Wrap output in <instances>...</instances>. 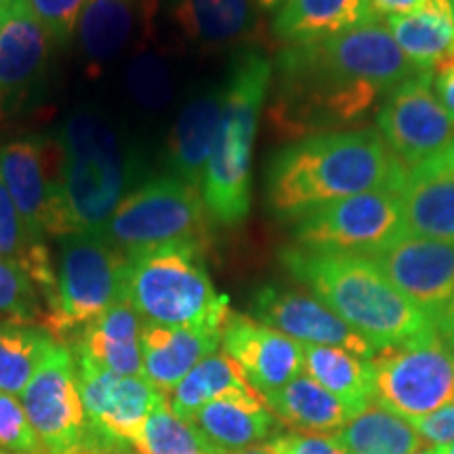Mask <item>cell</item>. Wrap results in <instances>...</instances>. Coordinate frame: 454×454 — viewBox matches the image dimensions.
<instances>
[{
    "label": "cell",
    "instance_id": "6da1fadb",
    "mask_svg": "<svg viewBox=\"0 0 454 454\" xmlns=\"http://www.w3.org/2000/svg\"><path fill=\"white\" fill-rule=\"evenodd\" d=\"M404 175L377 129L331 130L282 147L265 170V196L276 217L297 221L364 192L397 194Z\"/></svg>",
    "mask_w": 454,
    "mask_h": 454
},
{
    "label": "cell",
    "instance_id": "7a4b0ae2",
    "mask_svg": "<svg viewBox=\"0 0 454 454\" xmlns=\"http://www.w3.org/2000/svg\"><path fill=\"white\" fill-rule=\"evenodd\" d=\"M280 259L288 274L377 351L438 334L434 322L397 291L371 257L288 247Z\"/></svg>",
    "mask_w": 454,
    "mask_h": 454
},
{
    "label": "cell",
    "instance_id": "3957f363",
    "mask_svg": "<svg viewBox=\"0 0 454 454\" xmlns=\"http://www.w3.org/2000/svg\"><path fill=\"white\" fill-rule=\"evenodd\" d=\"M271 81V64L247 51L231 66L217 139L202 179V200L221 225H238L251 211V162L261 110Z\"/></svg>",
    "mask_w": 454,
    "mask_h": 454
},
{
    "label": "cell",
    "instance_id": "277c9868",
    "mask_svg": "<svg viewBox=\"0 0 454 454\" xmlns=\"http://www.w3.org/2000/svg\"><path fill=\"white\" fill-rule=\"evenodd\" d=\"M57 141L67 234L104 236L133 184V164L121 137L104 116L78 110L67 116Z\"/></svg>",
    "mask_w": 454,
    "mask_h": 454
},
{
    "label": "cell",
    "instance_id": "5b68a950",
    "mask_svg": "<svg viewBox=\"0 0 454 454\" xmlns=\"http://www.w3.org/2000/svg\"><path fill=\"white\" fill-rule=\"evenodd\" d=\"M204 247L168 244L127 254V301L144 322L177 328H217L230 301L213 286Z\"/></svg>",
    "mask_w": 454,
    "mask_h": 454
},
{
    "label": "cell",
    "instance_id": "8992f818",
    "mask_svg": "<svg viewBox=\"0 0 454 454\" xmlns=\"http://www.w3.org/2000/svg\"><path fill=\"white\" fill-rule=\"evenodd\" d=\"M121 301H127V254L99 234L59 238L44 328L55 339H74Z\"/></svg>",
    "mask_w": 454,
    "mask_h": 454
},
{
    "label": "cell",
    "instance_id": "52a82bcc",
    "mask_svg": "<svg viewBox=\"0 0 454 454\" xmlns=\"http://www.w3.org/2000/svg\"><path fill=\"white\" fill-rule=\"evenodd\" d=\"M207 213L196 187L168 175L129 192L107 223L104 238L124 254L168 244L204 247L208 240Z\"/></svg>",
    "mask_w": 454,
    "mask_h": 454
},
{
    "label": "cell",
    "instance_id": "ba28073f",
    "mask_svg": "<svg viewBox=\"0 0 454 454\" xmlns=\"http://www.w3.org/2000/svg\"><path fill=\"white\" fill-rule=\"evenodd\" d=\"M371 366L374 402L408 423L454 404V354L438 334L379 349Z\"/></svg>",
    "mask_w": 454,
    "mask_h": 454
},
{
    "label": "cell",
    "instance_id": "9c48e42d",
    "mask_svg": "<svg viewBox=\"0 0 454 454\" xmlns=\"http://www.w3.org/2000/svg\"><path fill=\"white\" fill-rule=\"evenodd\" d=\"M406 234L400 196L389 190L364 192L305 213L294 221V247L320 253L374 257Z\"/></svg>",
    "mask_w": 454,
    "mask_h": 454
},
{
    "label": "cell",
    "instance_id": "30bf717a",
    "mask_svg": "<svg viewBox=\"0 0 454 454\" xmlns=\"http://www.w3.org/2000/svg\"><path fill=\"white\" fill-rule=\"evenodd\" d=\"M76 374L87 414L82 454L129 450L144 429L147 417L167 400V395L144 377H122L82 362H76Z\"/></svg>",
    "mask_w": 454,
    "mask_h": 454
},
{
    "label": "cell",
    "instance_id": "8fae6325",
    "mask_svg": "<svg viewBox=\"0 0 454 454\" xmlns=\"http://www.w3.org/2000/svg\"><path fill=\"white\" fill-rule=\"evenodd\" d=\"M59 173L61 147L57 139L27 135L0 147V175L27 236L38 247H47L49 236H67Z\"/></svg>",
    "mask_w": 454,
    "mask_h": 454
},
{
    "label": "cell",
    "instance_id": "7c38bea8",
    "mask_svg": "<svg viewBox=\"0 0 454 454\" xmlns=\"http://www.w3.org/2000/svg\"><path fill=\"white\" fill-rule=\"evenodd\" d=\"M377 130L404 170L444 154L454 139V116L434 90V72H419L385 95Z\"/></svg>",
    "mask_w": 454,
    "mask_h": 454
},
{
    "label": "cell",
    "instance_id": "4fadbf2b",
    "mask_svg": "<svg viewBox=\"0 0 454 454\" xmlns=\"http://www.w3.org/2000/svg\"><path fill=\"white\" fill-rule=\"evenodd\" d=\"M20 402L44 454H82L87 414L76 362L66 343L57 340L21 391Z\"/></svg>",
    "mask_w": 454,
    "mask_h": 454
},
{
    "label": "cell",
    "instance_id": "5bb4252c",
    "mask_svg": "<svg viewBox=\"0 0 454 454\" xmlns=\"http://www.w3.org/2000/svg\"><path fill=\"white\" fill-rule=\"evenodd\" d=\"M371 259L434 326L452 305L454 244L406 231Z\"/></svg>",
    "mask_w": 454,
    "mask_h": 454
},
{
    "label": "cell",
    "instance_id": "9a60e30c",
    "mask_svg": "<svg viewBox=\"0 0 454 454\" xmlns=\"http://www.w3.org/2000/svg\"><path fill=\"white\" fill-rule=\"evenodd\" d=\"M325 64L345 81L387 95L419 70L402 53L387 24L372 20L316 43Z\"/></svg>",
    "mask_w": 454,
    "mask_h": 454
},
{
    "label": "cell",
    "instance_id": "2e32d148",
    "mask_svg": "<svg viewBox=\"0 0 454 454\" xmlns=\"http://www.w3.org/2000/svg\"><path fill=\"white\" fill-rule=\"evenodd\" d=\"M53 43L27 0H11L0 17V121L20 110L41 87Z\"/></svg>",
    "mask_w": 454,
    "mask_h": 454
},
{
    "label": "cell",
    "instance_id": "e0dca14e",
    "mask_svg": "<svg viewBox=\"0 0 454 454\" xmlns=\"http://www.w3.org/2000/svg\"><path fill=\"white\" fill-rule=\"evenodd\" d=\"M251 314L261 325L276 328L299 343L348 349L371 360L377 354L368 340L311 294L280 286H263L253 294Z\"/></svg>",
    "mask_w": 454,
    "mask_h": 454
},
{
    "label": "cell",
    "instance_id": "ac0fdd59",
    "mask_svg": "<svg viewBox=\"0 0 454 454\" xmlns=\"http://www.w3.org/2000/svg\"><path fill=\"white\" fill-rule=\"evenodd\" d=\"M221 345L261 395L284 387L305 372L303 343L236 311L227 314Z\"/></svg>",
    "mask_w": 454,
    "mask_h": 454
},
{
    "label": "cell",
    "instance_id": "d6986e66",
    "mask_svg": "<svg viewBox=\"0 0 454 454\" xmlns=\"http://www.w3.org/2000/svg\"><path fill=\"white\" fill-rule=\"evenodd\" d=\"M141 325L144 320L129 301L112 305L72 339L74 360L122 377H144Z\"/></svg>",
    "mask_w": 454,
    "mask_h": 454
},
{
    "label": "cell",
    "instance_id": "ffe728a7",
    "mask_svg": "<svg viewBox=\"0 0 454 454\" xmlns=\"http://www.w3.org/2000/svg\"><path fill=\"white\" fill-rule=\"evenodd\" d=\"M221 331L217 328H177L141 325V357L144 379L168 395L184 381L198 362L217 351Z\"/></svg>",
    "mask_w": 454,
    "mask_h": 454
},
{
    "label": "cell",
    "instance_id": "44dd1931",
    "mask_svg": "<svg viewBox=\"0 0 454 454\" xmlns=\"http://www.w3.org/2000/svg\"><path fill=\"white\" fill-rule=\"evenodd\" d=\"M397 196L408 234L454 244V170L442 156L406 170Z\"/></svg>",
    "mask_w": 454,
    "mask_h": 454
},
{
    "label": "cell",
    "instance_id": "7402d4cb",
    "mask_svg": "<svg viewBox=\"0 0 454 454\" xmlns=\"http://www.w3.org/2000/svg\"><path fill=\"white\" fill-rule=\"evenodd\" d=\"M225 89L215 87L196 95L170 129L167 141V164L173 177L200 190L204 170L211 160L215 139H217L221 112H223Z\"/></svg>",
    "mask_w": 454,
    "mask_h": 454
},
{
    "label": "cell",
    "instance_id": "603a6c76",
    "mask_svg": "<svg viewBox=\"0 0 454 454\" xmlns=\"http://www.w3.org/2000/svg\"><path fill=\"white\" fill-rule=\"evenodd\" d=\"M175 26L200 49H225L248 43L257 30L253 0H175Z\"/></svg>",
    "mask_w": 454,
    "mask_h": 454
},
{
    "label": "cell",
    "instance_id": "cb8c5ba5",
    "mask_svg": "<svg viewBox=\"0 0 454 454\" xmlns=\"http://www.w3.org/2000/svg\"><path fill=\"white\" fill-rule=\"evenodd\" d=\"M377 20L366 0H284L271 30L284 47L316 44Z\"/></svg>",
    "mask_w": 454,
    "mask_h": 454
},
{
    "label": "cell",
    "instance_id": "d4e9b609",
    "mask_svg": "<svg viewBox=\"0 0 454 454\" xmlns=\"http://www.w3.org/2000/svg\"><path fill=\"white\" fill-rule=\"evenodd\" d=\"M192 423L225 454L265 442L278 427L276 414L261 394L225 395L208 402Z\"/></svg>",
    "mask_w": 454,
    "mask_h": 454
},
{
    "label": "cell",
    "instance_id": "484cf974",
    "mask_svg": "<svg viewBox=\"0 0 454 454\" xmlns=\"http://www.w3.org/2000/svg\"><path fill=\"white\" fill-rule=\"evenodd\" d=\"M387 27L406 59L419 72L454 66V11L425 9L387 20Z\"/></svg>",
    "mask_w": 454,
    "mask_h": 454
},
{
    "label": "cell",
    "instance_id": "4316f807",
    "mask_svg": "<svg viewBox=\"0 0 454 454\" xmlns=\"http://www.w3.org/2000/svg\"><path fill=\"white\" fill-rule=\"evenodd\" d=\"M263 400L278 421L305 434H331L351 419L348 408L308 374H299L284 387L265 394Z\"/></svg>",
    "mask_w": 454,
    "mask_h": 454
},
{
    "label": "cell",
    "instance_id": "83f0119b",
    "mask_svg": "<svg viewBox=\"0 0 454 454\" xmlns=\"http://www.w3.org/2000/svg\"><path fill=\"white\" fill-rule=\"evenodd\" d=\"M305 374L320 383L348 408L351 417L360 414L374 402V381L371 360L340 348L305 345Z\"/></svg>",
    "mask_w": 454,
    "mask_h": 454
},
{
    "label": "cell",
    "instance_id": "f1b7e54d",
    "mask_svg": "<svg viewBox=\"0 0 454 454\" xmlns=\"http://www.w3.org/2000/svg\"><path fill=\"white\" fill-rule=\"evenodd\" d=\"M259 394L248 383L242 368L225 351H215L185 374V379L170 394L168 406L177 417L192 421L194 414L208 402L225 395Z\"/></svg>",
    "mask_w": 454,
    "mask_h": 454
},
{
    "label": "cell",
    "instance_id": "f546056e",
    "mask_svg": "<svg viewBox=\"0 0 454 454\" xmlns=\"http://www.w3.org/2000/svg\"><path fill=\"white\" fill-rule=\"evenodd\" d=\"M348 454H414L421 435L400 414L372 402L337 431Z\"/></svg>",
    "mask_w": 454,
    "mask_h": 454
},
{
    "label": "cell",
    "instance_id": "4dcf8cb0",
    "mask_svg": "<svg viewBox=\"0 0 454 454\" xmlns=\"http://www.w3.org/2000/svg\"><path fill=\"white\" fill-rule=\"evenodd\" d=\"M137 0H87L78 17V36L84 55L104 64L124 49L135 27Z\"/></svg>",
    "mask_w": 454,
    "mask_h": 454
},
{
    "label": "cell",
    "instance_id": "1f68e13d",
    "mask_svg": "<svg viewBox=\"0 0 454 454\" xmlns=\"http://www.w3.org/2000/svg\"><path fill=\"white\" fill-rule=\"evenodd\" d=\"M55 343L44 326L0 322V391L21 395Z\"/></svg>",
    "mask_w": 454,
    "mask_h": 454
},
{
    "label": "cell",
    "instance_id": "d6a6232c",
    "mask_svg": "<svg viewBox=\"0 0 454 454\" xmlns=\"http://www.w3.org/2000/svg\"><path fill=\"white\" fill-rule=\"evenodd\" d=\"M0 257L21 265L47 299V305L51 303L55 293V268L51 263L49 247H38L27 236L3 175H0Z\"/></svg>",
    "mask_w": 454,
    "mask_h": 454
},
{
    "label": "cell",
    "instance_id": "836d02e7",
    "mask_svg": "<svg viewBox=\"0 0 454 454\" xmlns=\"http://www.w3.org/2000/svg\"><path fill=\"white\" fill-rule=\"evenodd\" d=\"M137 454H225L192 421L170 411L168 400L156 406L133 442Z\"/></svg>",
    "mask_w": 454,
    "mask_h": 454
},
{
    "label": "cell",
    "instance_id": "e575fe53",
    "mask_svg": "<svg viewBox=\"0 0 454 454\" xmlns=\"http://www.w3.org/2000/svg\"><path fill=\"white\" fill-rule=\"evenodd\" d=\"M43 316L41 291L27 271L0 257V322L32 325Z\"/></svg>",
    "mask_w": 454,
    "mask_h": 454
},
{
    "label": "cell",
    "instance_id": "d590c367",
    "mask_svg": "<svg viewBox=\"0 0 454 454\" xmlns=\"http://www.w3.org/2000/svg\"><path fill=\"white\" fill-rule=\"evenodd\" d=\"M127 84L133 99L147 110H160L170 99L168 67L156 55H141L129 66Z\"/></svg>",
    "mask_w": 454,
    "mask_h": 454
},
{
    "label": "cell",
    "instance_id": "8d00e7d4",
    "mask_svg": "<svg viewBox=\"0 0 454 454\" xmlns=\"http://www.w3.org/2000/svg\"><path fill=\"white\" fill-rule=\"evenodd\" d=\"M0 450L9 454H44L17 395L0 391Z\"/></svg>",
    "mask_w": 454,
    "mask_h": 454
},
{
    "label": "cell",
    "instance_id": "74e56055",
    "mask_svg": "<svg viewBox=\"0 0 454 454\" xmlns=\"http://www.w3.org/2000/svg\"><path fill=\"white\" fill-rule=\"evenodd\" d=\"M84 3L87 0H27L32 13L59 44L72 41Z\"/></svg>",
    "mask_w": 454,
    "mask_h": 454
},
{
    "label": "cell",
    "instance_id": "f35d334b",
    "mask_svg": "<svg viewBox=\"0 0 454 454\" xmlns=\"http://www.w3.org/2000/svg\"><path fill=\"white\" fill-rule=\"evenodd\" d=\"M268 448L274 454H348L337 435L305 434V431L276 435L268 442Z\"/></svg>",
    "mask_w": 454,
    "mask_h": 454
},
{
    "label": "cell",
    "instance_id": "ab89813d",
    "mask_svg": "<svg viewBox=\"0 0 454 454\" xmlns=\"http://www.w3.org/2000/svg\"><path fill=\"white\" fill-rule=\"evenodd\" d=\"M411 425L423 440L431 442L434 446L454 442V404L440 408L438 412L429 414V417L411 421Z\"/></svg>",
    "mask_w": 454,
    "mask_h": 454
},
{
    "label": "cell",
    "instance_id": "60d3db41",
    "mask_svg": "<svg viewBox=\"0 0 454 454\" xmlns=\"http://www.w3.org/2000/svg\"><path fill=\"white\" fill-rule=\"evenodd\" d=\"M371 13L377 17V20H389V17L395 15H408L414 13V11H425V9H446L454 11V4H440L435 0H366Z\"/></svg>",
    "mask_w": 454,
    "mask_h": 454
},
{
    "label": "cell",
    "instance_id": "b9f144b4",
    "mask_svg": "<svg viewBox=\"0 0 454 454\" xmlns=\"http://www.w3.org/2000/svg\"><path fill=\"white\" fill-rule=\"evenodd\" d=\"M434 90L442 106L454 116V66L434 72Z\"/></svg>",
    "mask_w": 454,
    "mask_h": 454
},
{
    "label": "cell",
    "instance_id": "7bdbcfd3",
    "mask_svg": "<svg viewBox=\"0 0 454 454\" xmlns=\"http://www.w3.org/2000/svg\"><path fill=\"white\" fill-rule=\"evenodd\" d=\"M435 331H438V337L442 339V343H444L446 348L454 354V301L450 308L444 311V316L435 322Z\"/></svg>",
    "mask_w": 454,
    "mask_h": 454
},
{
    "label": "cell",
    "instance_id": "ee69618b",
    "mask_svg": "<svg viewBox=\"0 0 454 454\" xmlns=\"http://www.w3.org/2000/svg\"><path fill=\"white\" fill-rule=\"evenodd\" d=\"M261 11H278V7L284 3V0H253Z\"/></svg>",
    "mask_w": 454,
    "mask_h": 454
},
{
    "label": "cell",
    "instance_id": "f6af8a7d",
    "mask_svg": "<svg viewBox=\"0 0 454 454\" xmlns=\"http://www.w3.org/2000/svg\"><path fill=\"white\" fill-rule=\"evenodd\" d=\"M234 454H274L268 448V444H261V446H251V448H244L240 452H234Z\"/></svg>",
    "mask_w": 454,
    "mask_h": 454
},
{
    "label": "cell",
    "instance_id": "bcb514c9",
    "mask_svg": "<svg viewBox=\"0 0 454 454\" xmlns=\"http://www.w3.org/2000/svg\"><path fill=\"white\" fill-rule=\"evenodd\" d=\"M440 156H442V160H444V162L448 164V167H450V168L454 170V139L450 141V145L446 147L444 154H440Z\"/></svg>",
    "mask_w": 454,
    "mask_h": 454
},
{
    "label": "cell",
    "instance_id": "7dc6e473",
    "mask_svg": "<svg viewBox=\"0 0 454 454\" xmlns=\"http://www.w3.org/2000/svg\"><path fill=\"white\" fill-rule=\"evenodd\" d=\"M434 454H454V442H448V444H438L431 448Z\"/></svg>",
    "mask_w": 454,
    "mask_h": 454
},
{
    "label": "cell",
    "instance_id": "c3c4849f",
    "mask_svg": "<svg viewBox=\"0 0 454 454\" xmlns=\"http://www.w3.org/2000/svg\"><path fill=\"white\" fill-rule=\"evenodd\" d=\"M9 4H11V0H0V17H3L4 11L9 9Z\"/></svg>",
    "mask_w": 454,
    "mask_h": 454
},
{
    "label": "cell",
    "instance_id": "681fc988",
    "mask_svg": "<svg viewBox=\"0 0 454 454\" xmlns=\"http://www.w3.org/2000/svg\"><path fill=\"white\" fill-rule=\"evenodd\" d=\"M414 454H434V452H431V448H419Z\"/></svg>",
    "mask_w": 454,
    "mask_h": 454
},
{
    "label": "cell",
    "instance_id": "f907efd6",
    "mask_svg": "<svg viewBox=\"0 0 454 454\" xmlns=\"http://www.w3.org/2000/svg\"><path fill=\"white\" fill-rule=\"evenodd\" d=\"M118 454H137V452H129V450H122V452H118Z\"/></svg>",
    "mask_w": 454,
    "mask_h": 454
},
{
    "label": "cell",
    "instance_id": "816d5d0a",
    "mask_svg": "<svg viewBox=\"0 0 454 454\" xmlns=\"http://www.w3.org/2000/svg\"><path fill=\"white\" fill-rule=\"evenodd\" d=\"M435 3H450V0H435Z\"/></svg>",
    "mask_w": 454,
    "mask_h": 454
},
{
    "label": "cell",
    "instance_id": "f5cc1de1",
    "mask_svg": "<svg viewBox=\"0 0 454 454\" xmlns=\"http://www.w3.org/2000/svg\"><path fill=\"white\" fill-rule=\"evenodd\" d=\"M0 454H9V452H3V450H0Z\"/></svg>",
    "mask_w": 454,
    "mask_h": 454
},
{
    "label": "cell",
    "instance_id": "db71d44e",
    "mask_svg": "<svg viewBox=\"0 0 454 454\" xmlns=\"http://www.w3.org/2000/svg\"><path fill=\"white\" fill-rule=\"evenodd\" d=\"M452 4H454V0H452Z\"/></svg>",
    "mask_w": 454,
    "mask_h": 454
}]
</instances>
